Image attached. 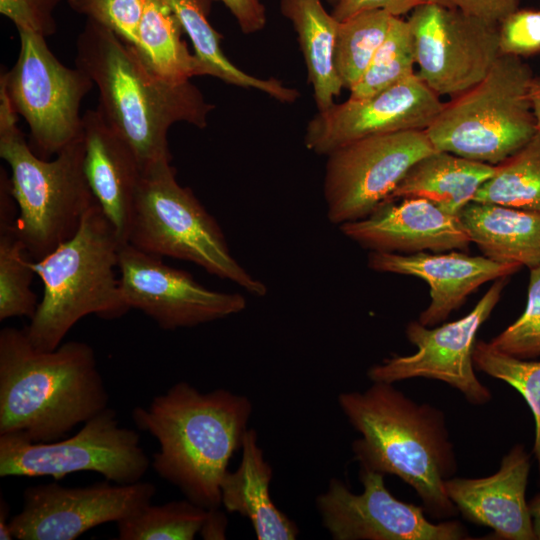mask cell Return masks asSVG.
<instances>
[{"label": "cell", "mask_w": 540, "mask_h": 540, "mask_svg": "<svg viewBox=\"0 0 540 540\" xmlns=\"http://www.w3.org/2000/svg\"><path fill=\"white\" fill-rule=\"evenodd\" d=\"M118 272L130 309L143 312L164 330L195 327L246 308L242 295L211 290L129 243L120 246Z\"/></svg>", "instance_id": "obj_16"}, {"label": "cell", "mask_w": 540, "mask_h": 540, "mask_svg": "<svg viewBox=\"0 0 540 540\" xmlns=\"http://www.w3.org/2000/svg\"><path fill=\"white\" fill-rule=\"evenodd\" d=\"M507 282L508 277L495 280L475 307L458 320L438 327L409 322L405 334L417 351L384 359L368 369L367 377L371 382L393 384L412 378L438 380L458 390L472 405L489 403L491 390L477 377L472 354L477 332L491 315Z\"/></svg>", "instance_id": "obj_13"}, {"label": "cell", "mask_w": 540, "mask_h": 540, "mask_svg": "<svg viewBox=\"0 0 540 540\" xmlns=\"http://www.w3.org/2000/svg\"><path fill=\"white\" fill-rule=\"evenodd\" d=\"M83 168L90 190L119 241L127 243L137 189L142 176L130 146L97 110L82 117Z\"/></svg>", "instance_id": "obj_21"}, {"label": "cell", "mask_w": 540, "mask_h": 540, "mask_svg": "<svg viewBox=\"0 0 540 540\" xmlns=\"http://www.w3.org/2000/svg\"><path fill=\"white\" fill-rule=\"evenodd\" d=\"M530 97L536 118L537 129L540 130V78H534L530 89Z\"/></svg>", "instance_id": "obj_44"}, {"label": "cell", "mask_w": 540, "mask_h": 540, "mask_svg": "<svg viewBox=\"0 0 540 540\" xmlns=\"http://www.w3.org/2000/svg\"><path fill=\"white\" fill-rule=\"evenodd\" d=\"M9 506L6 500L0 498V539L12 540L14 536L10 528V520L8 521Z\"/></svg>", "instance_id": "obj_42"}, {"label": "cell", "mask_w": 540, "mask_h": 540, "mask_svg": "<svg viewBox=\"0 0 540 540\" xmlns=\"http://www.w3.org/2000/svg\"><path fill=\"white\" fill-rule=\"evenodd\" d=\"M15 220L0 216V321L14 317L31 319L39 303L31 289L35 272L15 232Z\"/></svg>", "instance_id": "obj_30"}, {"label": "cell", "mask_w": 540, "mask_h": 540, "mask_svg": "<svg viewBox=\"0 0 540 540\" xmlns=\"http://www.w3.org/2000/svg\"><path fill=\"white\" fill-rule=\"evenodd\" d=\"M127 243L161 258L194 263L251 295L267 293L266 285L233 257L213 216L191 189L177 182L171 162H161L142 171Z\"/></svg>", "instance_id": "obj_7"}, {"label": "cell", "mask_w": 540, "mask_h": 540, "mask_svg": "<svg viewBox=\"0 0 540 540\" xmlns=\"http://www.w3.org/2000/svg\"><path fill=\"white\" fill-rule=\"evenodd\" d=\"M529 270L524 312L489 342L495 349L520 359L540 358V265Z\"/></svg>", "instance_id": "obj_34"}, {"label": "cell", "mask_w": 540, "mask_h": 540, "mask_svg": "<svg viewBox=\"0 0 540 540\" xmlns=\"http://www.w3.org/2000/svg\"><path fill=\"white\" fill-rule=\"evenodd\" d=\"M75 66L97 87L96 109L130 146L142 171L171 162V126L185 122L205 128L214 109L191 81L161 79L134 46L92 20H86L76 39Z\"/></svg>", "instance_id": "obj_2"}, {"label": "cell", "mask_w": 540, "mask_h": 540, "mask_svg": "<svg viewBox=\"0 0 540 540\" xmlns=\"http://www.w3.org/2000/svg\"><path fill=\"white\" fill-rule=\"evenodd\" d=\"M500 54L518 57L540 52V9H517L499 23Z\"/></svg>", "instance_id": "obj_36"}, {"label": "cell", "mask_w": 540, "mask_h": 540, "mask_svg": "<svg viewBox=\"0 0 540 540\" xmlns=\"http://www.w3.org/2000/svg\"><path fill=\"white\" fill-rule=\"evenodd\" d=\"M392 17L383 10H370L339 21L335 62L344 88L350 90L365 73L388 34Z\"/></svg>", "instance_id": "obj_29"}, {"label": "cell", "mask_w": 540, "mask_h": 540, "mask_svg": "<svg viewBox=\"0 0 540 540\" xmlns=\"http://www.w3.org/2000/svg\"><path fill=\"white\" fill-rule=\"evenodd\" d=\"M220 1L235 18L241 31L252 34L266 24L265 7L261 0H215Z\"/></svg>", "instance_id": "obj_40"}, {"label": "cell", "mask_w": 540, "mask_h": 540, "mask_svg": "<svg viewBox=\"0 0 540 540\" xmlns=\"http://www.w3.org/2000/svg\"><path fill=\"white\" fill-rule=\"evenodd\" d=\"M474 202L540 213V130L517 152L494 166Z\"/></svg>", "instance_id": "obj_28"}, {"label": "cell", "mask_w": 540, "mask_h": 540, "mask_svg": "<svg viewBox=\"0 0 540 540\" xmlns=\"http://www.w3.org/2000/svg\"><path fill=\"white\" fill-rule=\"evenodd\" d=\"M493 172L494 165L436 150L412 165L387 200L424 198L459 216Z\"/></svg>", "instance_id": "obj_24"}, {"label": "cell", "mask_w": 540, "mask_h": 540, "mask_svg": "<svg viewBox=\"0 0 540 540\" xmlns=\"http://www.w3.org/2000/svg\"><path fill=\"white\" fill-rule=\"evenodd\" d=\"M528 506L536 539L540 540V493L534 495L530 501H528Z\"/></svg>", "instance_id": "obj_43"}, {"label": "cell", "mask_w": 540, "mask_h": 540, "mask_svg": "<svg viewBox=\"0 0 540 540\" xmlns=\"http://www.w3.org/2000/svg\"><path fill=\"white\" fill-rule=\"evenodd\" d=\"M121 245L95 202L71 238L41 260H31L43 283L42 299L24 328L35 348L56 349L85 316L113 320L130 310L116 276Z\"/></svg>", "instance_id": "obj_5"}, {"label": "cell", "mask_w": 540, "mask_h": 540, "mask_svg": "<svg viewBox=\"0 0 540 540\" xmlns=\"http://www.w3.org/2000/svg\"><path fill=\"white\" fill-rule=\"evenodd\" d=\"M151 460L139 434L121 427L107 407L65 440L33 442L16 433L0 434V477L50 476L60 480L76 472H96L105 480L133 484L142 480Z\"/></svg>", "instance_id": "obj_10"}, {"label": "cell", "mask_w": 540, "mask_h": 540, "mask_svg": "<svg viewBox=\"0 0 540 540\" xmlns=\"http://www.w3.org/2000/svg\"><path fill=\"white\" fill-rule=\"evenodd\" d=\"M381 473L359 471L354 493L338 478L316 497L322 524L334 540H470L458 520L431 521L422 505L397 499Z\"/></svg>", "instance_id": "obj_14"}, {"label": "cell", "mask_w": 540, "mask_h": 540, "mask_svg": "<svg viewBox=\"0 0 540 540\" xmlns=\"http://www.w3.org/2000/svg\"><path fill=\"white\" fill-rule=\"evenodd\" d=\"M238 468L221 482V504L230 513L248 518L258 540H294L299 529L271 499L272 468L258 444L257 433L247 429Z\"/></svg>", "instance_id": "obj_22"}, {"label": "cell", "mask_w": 540, "mask_h": 540, "mask_svg": "<svg viewBox=\"0 0 540 540\" xmlns=\"http://www.w3.org/2000/svg\"><path fill=\"white\" fill-rule=\"evenodd\" d=\"M339 227L346 237L376 252L466 250L471 243L458 215L424 198L384 201L368 216Z\"/></svg>", "instance_id": "obj_18"}, {"label": "cell", "mask_w": 540, "mask_h": 540, "mask_svg": "<svg viewBox=\"0 0 540 540\" xmlns=\"http://www.w3.org/2000/svg\"><path fill=\"white\" fill-rule=\"evenodd\" d=\"M17 122L0 90V157L11 171L10 192L18 208L15 232L30 260L39 261L77 232L97 201L84 173L82 136L48 160L32 150Z\"/></svg>", "instance_id": "obj_6"}, {"label": "cell", "mask_w": 540, "mask_h": 540, "mask_svg": "<svg viewBox=\"0 0 540 540\" xmlns=\"http://www.w3.org/2000/svg\"><path fill=\"white\" fill-rule=\"evenodd\" d=\"M531 454L514 445L501 459L499 469L480 478L452 477L445 490L468 521L491 529L493 539L537 540L526 489Z\"/></svg>", "instance_id": "obj_19"}, {"label": "cell", "mask_w": 540, "mask_h": 540, "mask_svg": "<svg viewBox=\"0 0 540 540\" xmlns=\"http://www.w3.org/2000/svg\"><path fill=\"white\" fill-rule=\"evenodd\" d=\"M155 493V485L143 481L29 486L22 510L10 519V528L19 540H74L98 525L117 523L137 513L151 503Z\"/></svg>", "instance_id": "obj_15"}, {"label": "cell", "mask_w": 540, "mask_h": 540, "mask_svg": "<svg viewBox=\"0 0 540 540\" xmlns=\"http://www.w3.org/2000/svg\"><path fill=\"white\" fill-rule=\"evenodd\" d=\"M534 78L521 57L500 54L484 79L444 103L425 130L434 149L494 166L517 152L538 130Z\"/></svg>", "instance_id": "obj_8"}, {"label": "cell", "mask_w": 540, "mask_h": 540, "mask_svg": "<svg viewBox=\"0 0 540 540\" xmlns=\"http://www.w3.org/2000/svg\"><path fill=\"white\" fill-rule=\"evenodd\" d=\"M337 402L360 434L351 445L359 471L397 476L416 492L435 521L458 515L445 490L458 463L440 408L418 403L393 383L378 381L363 391L341 392Z\"/></svg>", "instance_id": "obj_1"}, {"label": "cell", "mask_w": 540, "mask_h": 540, "mask_svg": "<svg viewBox=\"0 0 540 540\" xmlns=\"http://www.w3.org/2000/svg\"><path fill=\"white\" fill-rule=\"evenodd\" d=\"M144 12L135 47L146 66L158 77L171 83L205 76L204 69L183 40L180 23L159 0H144Z\"/></svg>", "instance_id": "obj_27"}, {"label": "cell", "mask_w": 540, "mask_h": 540, "mask_svg": "<svg viewBox=\"0 0 540 540\" xmlns=\"http://www.w3.org/2000/svg\"><path fill=\"white\" fill-rule=\"evenodd\" d=\"M434 151L425 130L369 136L336 149L327 155L323 186L329 221L340 226L368 216Z\"/></svg>", "instance_id": "obj_11"}, {"label": "cell", "mask_w": 540, "mask_h": 540, "mask_svg": "<svg viewBox=\"0 0 540 540\" xmlns=\"http://www.w3.org/2000/svg\"><path fill=\"white\" fill-rule=\"evenodd\" d=\"M180 23L201 63L205 76L216 77L227 84L260 90L284 103L294 102L299 93L277 79L254 77L235 66L221 48L222 36L208 21L210 0H159Z\"/></svg>", "instance_id": "obj_26"}, {"label": "cell", "mask_w": 540, "mask_h": 540, "mask_svg": "<svg viewBox=\"0 0 540 540\" xmlns=\"http://www.w3.org/2000/svg\"><path fill=\"white\" fill-rule=\"evenodd\" d=\"M244 396L226 389L201 392L178 382L136 407V426L159 443L151 466L191 502L206 509L221 504V482L233 454L242 447L252 414Z\"/></svg>", "instance_id": "obj_3"}, {"label": "cell", "mask_w": 540, "mask_h": 540, "mask_svg": "<svg viewBox=\"0 0 540 540\" xmlns=\"http://www.w3.org/2000/svg\"><path fill=\"white\" fill-rule=\"evenodd\" d=\"M218 508L208 509L200 534L206 540L225 539L227 518Z\"/></svg>", "instance_id": "obj_41"}, {"label": "cell", "mask_w": 540, "mask_h": 540, "mask_svg": "<svg viewBox=\"0 0 540 540\" xmlns=\"http://www.w3.org/2000/svg\"><path fill=\"white\" fill-rule=\"evenodd\" d=\"M430 2L493 24H499L509 14L519 9V0H430Z\"/></svg>", "instance_id": "obj_38"}, {"label": "cell", "mask_w": 540, "mask_h": 540, "mask_svg": "<svg viewBox=\"0 0 540 540\" xmlns=\"http://www.w3.org/2000/svg\"><path fill=\"white\" fill-rule=\"evenodd\" d=\"M430 0H338L332 15L344 21L364 11L383 10L392 16L400 17Z\"/></svg>", "instance_id": "obj_39"}, {"label": "cell", "mask_w": 540, "mask_h": 540, "mask_svg": "<svg viewBox=\"0 0 540 540\" xmlns=\"http://www.w3.org/2000/svg\"><path fill=\"white\" fill-rule=\"evenodd\" d=\"M459 218L484 256L529 269L540 265V213L472 201Z\"/></svg>", "instance_id": "obj_23"}, {"label": "cell", "mask_w": 540, "mask_h": 540, "mask_svg": "<svg viewBox=\"0 0 540 540\" xmlns=\"http://www.w3.org/2000/svg\"><path fill=\"white\" fill-rule=\"evenodd\" d=\"M444 103L416 74L370 97L349 98L318 111L308 122L304 143L329 155L353 141L406 130H426Z\"/></svg>", "instance_id": "obj_17"}, {"label": "cell", "mask_w": 540, "mask_h": 540, "mask_svg": "<svg viewBox=\"0 0 540 540\" xmlns=\"http://www.w3.org/2000/svg\"><path fill=\"white\" fill-rule=\"evenodd\" d=\"M368 266L374 271L411 275L425 280L430 288V303L418 321L427 327L443 322L482 284L506 278L522 265L502 263L486 256H470L451 250L399 254L371 251Z\"/></svg>", "instance_id": "obj_20"}, {"label": "cell", "mask_w": 540, "mask_h": 540, "mask_svg": "<svg viewBox=\"0 0 540 540\" xmlns=\"http://www.w3.org/2000/svg\"><path fill=\"white\" fill-rule=\"evenodd\" d=\"M14 65L0 76L14 112L29 127L31 148L48 159L82 136L81 102L94 87L80 68L65 66L40 34L18 30Z\"/></svg>", "instance_id": "obj_9"}, {"label": "cell", "mask_w": 540, "mask_h": 540, "mask_svg": "<svg viewBox=\"0 0 540 540\" xmlns=\"http://www.w3.org/2000/svg\"><path fill=\"white\" fill-rule=\"evenodd\" d=\"M208 509L188 499L146 505L118 521L119 540H193L200 533Z\"/></svg>", "instance_id": "obj_31"}, {"label": "cell", "mask_w": 540, "mask_h": 540, "mask_svg": "<svg viewBox=\"0 0 540 540\" xmlns=\"http://www.w3.org/2000/svg\"><path fill=\"white\" fill-rule=\"evenodd\" d=\"M69 7L136 47L144 0H67Z\"/></svg>", "instance_id": "obj_35"}, {"label": "cell", "mask_w": 540, "mask_h": 540, "mask_svg": "<svg viewBox=\"0 0 540 540\" xmlns=\"http://www.w3.org/2000/svg\"><path fill=\"white\" fill-rule=\"evenodd\" d=\"M109 394L93 348L68 341L35 348L24 329L0 331V434L33 442L61 439L108 407Z\"/></svg>", "instance_id": "obj_4"}, {"label": "cell", "mask_w": 540, "mask_h": 540, "mask_svg": "<svg viewBox=\"0 0 540 540\" xmlns=\"http://www.w3.org/2000/svg\"><path fill=\"white\" fill-rule=\"evenodd\" d=\"M281 12L298 34L314 99L318 111H323L343 88L335 62L339 21L321 0H281Z\"/></svg>", "instance_id": "obj_25"}, {"label": "cell", "mask_w": 540, "mask_h": 540, "mask_svg": "<svg viewBox=\"0 0 540 540\" xmlns=\"http://www.w3.org/2000/svg\"><path fill=\"white\" fill-rule=\"evenodd\" d=\"M416 75L438 96H458L477 85L500 55L499 24L435 3L415 8L407 20Z\"/></svg>", "instance_id": "obj_12"}, {"label": "cell", "mask_w": 540, "mask_h": 540, "mask_svg": "<svg viewBox=\"0 0 540 540\" xmlns=\"http://www.w3.org/2000/svg\"><path fill=\"white\" fill-rule=\"evenodd\" d=\"M472 357L476 370L513 387L530 408L534 419L532 453L537 462L540 483V360L508 355L483 340H476Z\"/></svg>", "instance_id": "obj_33"}, {"label": "cell", "mask_w": 540, "mask_h": 540, "mask_svg": "<svg viewBox=\"0 0 540 540\" xmlns=\"http://www.w3.org/2000/svg\"><path fill=\"white\" fill-rule=\"evenodd\" d=\"M413 36L407 20L393 16L388 34L367 70L350 89L351 99L370 97L415 73Z\"/></svg>", "instance_id": "obj_32"}, {"label": "cell", "mask_w": 540, "mask_h": 540, "mask_svg": "<svg viewBox=\"0 0 540 540\" xmlns=\"http://www.w3.org/2000/svg\"><path fill=\"white\" fill-rule=\"evenodd\" d=\"M62 0H0V13L17 30L31 31L48 38L57 31L54 16Z\"/></svg>", "instance_id": "obj_37"}]
</instances>
